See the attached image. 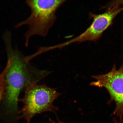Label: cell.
Wrapping results in <instances>:
<instances>
[{
  "mask_svg": "<svg viewBox=\"0 0 123 123\" xmlns=\"http://www.w3.org/2000/svg\"></svg>",
  "mask_w": 123,
  "mask_h": 123,
  "instance_id": "9c48e42d",
  "label": "cell"
},
{
  "mask_svg": "<svg viewBox=\"0 0 123 123\" xmlns=\"http://www.w3.org/2000/svg\"><path fill=\"white\" fill-rule=\"evenodd\" d=\"M113 123H123V120L122 121H120L114 118L113 119Z\"/></svg>",
  "mask_w": 123,
  "mask_h": 123,
  "instance_id": "52a82bcc",
  "label": "cell"
},
{
  "mask_svg": "<svg viewBox=\"0 0 123 123\" xmlns=\"http://www.w3.org/2000/svg\"><path fill=\"white\" fill-rule=\"evenodd\" d=\"M123 10V7H118L107 10L105 13L101 14H95L91 13L89 16L93 19V21L90 26L79 36L62 43L63 47L74 43L97 41L105 31L111 25L115 17Z\"/></svg>",
  "mask_w": 123,
  "mask_h": 123,
  "instance_id": "5b68a950",
  "label": "cell"
},
{
  "mask_svg": "<svg viewBox=\"0 0 123 123\" xmlns=\"http://www.w3.org/2000/svg\"><path fill=\"white\" fill-rule=\"evenodd\" d=\"M61 94L56 89L45 85L33 83L27 86L24 99V111L27 119L30 120L35 115L42 112L55 111L57 108L53 105V101Z\"/></svg>",
  "mask_w": 123,
  "mask_h": 123,
  "instance_id": "3957f363",
  "label": "cell"
},
{
  "mask_svg": "<svg viewBox=\"0 0 123 123\" xmlns=\"http://www.w3.org/2000/svg\"><path fill=\"white\" fill-rule=\"evenodd\" d=\"M50 123H65L60 121H58L57 122H55V121H52L51 120H50Z\"/></svg>",
  "mask_w": 123,
  "mask_h": 123,
  "instance_id": "ba28073f",
  "label": "cell"
},
{
  "mask_svg": "<svg viewBox=\"0 0 123 123\" xmlns=\"http://www.w3.org/2000/svg\"><path fill=\"white\" fill-rule=\"evenodd\" d=\"M10 57L11 64L6 75V102L11 107L16 108L20 92L25 86L36 83L45 78L50 72L36 69L30 73L23 60L16 52Z\"/></svg>",
  "mask_w": 123,
  "mask_h": 123,
  "instance_id": "7a4b0ae2",
  "label": "cell"
},
{
  "mask_svg": "<svg viewBox=\"0 0 123 123\" xmlns=\"http://www.w3.org/2000/svg\"><path fill=\"white\" fill-rule=\"evenodd\" d=\"M67 0H26V3L31 9V14L26 19L17 24V28L27 25L28 30L25 34L26 46L29 39L35 35L45 37L56 19L58 9Z\"/></svg>",
  "mask_w": 123,
  "mask_h": 123,
  "instance_id": "6da1fadb",
  "label": "cell"
},
{
  "mask_svg": "<svg viewBox=\"0 0 123 123\" xmlns=\"http://www.w3.org/2000/svg\"><path fill=\"white\" fill-rule=\"evenodd\" d=\"M11 64V61L9 59L5 68L0 74V102L5 94L6 82V75Z\"/></svg>",
  "mask_w": 123,
  "mask_h": 123,
  "instance_id": "8992f818",
  "label": "cell"
},
{
  "mask_svg": "<svg viewBox=\"0 0 123 123\" xmlns=\"http://www.w3.org/2000/svg\"><path fill=\"white\" fill-rule=\"evenodd\" d=\"M96 81L90 83V85L105 88L110 94L108 103H115V108L113 114L119 120H123V63L119 69L115 64L107 73L93 76Z\"/></svg>",
  "mask_w": 123,
  "mask_h": 123,
  "instance_id": "277c9868",
  "label": "cell"
}]
</instances>
